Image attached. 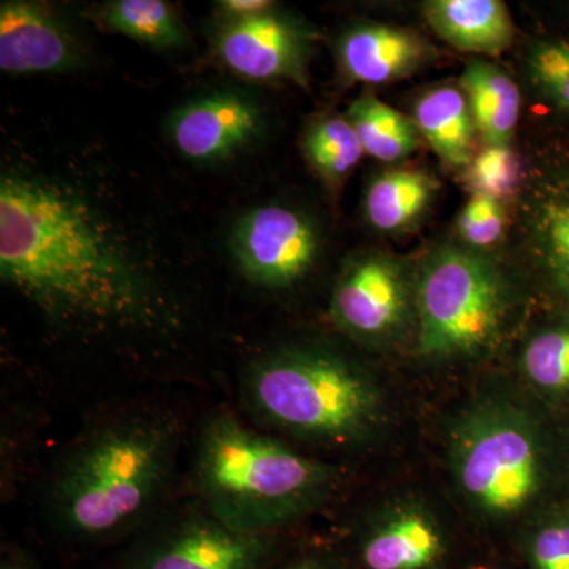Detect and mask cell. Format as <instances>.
Returning a JSON list of instances; mask_svg holds the SVG:
<instances>
[{
	"mask_svg": "<svg viewBox=\"0 0 569 569\" xmlns=\"http://www.w3.org/2000/svg\"><path fill=\"white\" fill-rule=\"evenodd\" d=\"M0 276L67 331L144 326L159 310L144 268L91 198L32 171L0 179Z\"/></svg>",
	"mask_w": 569,
	"mask_h": 569,
	"instance_id": "cell-1",
	"label": "cell"
},
{
	"mask_svg": "<svg viewBox=\"0 0 569 569\" xmlns=\"http://www.w3.org/2000/svg\"><path fill=\"white\" fill-rule=\"evenodd\" d=\"M181 425L171 413L141 410L93 422L62 452L48 485L58 527L102 538L144 518L171 477Z\"/></svg>",
	"mask_w": 569,
	"mask_h": 569,
	"instance_id": "cell-2",
	"label": "cell"
},
{
	"mask_svg": "<svg viewBox=\"0 0 569 569\" xmlns=\"http://www.w3.org/2000/svg\"><path fill=\"white\" fill-rule=\"evenodd\" d=\"M192 479L201 508L224 526L272 533L323 505L340 473L222 411L201 427Z\"/></svg>",
	"mask_w": 569,
	"mask_h": 569,
	"instance_id": "cell-3",
	"label": "cell"
},
{
	"mask_svg": "<svg viewBox=\"0 0 569 569\" xmlns=\"http://www.w3.org/2000/svg\"><path fill=\"white\" fill-rule=\"evenodd\" d=\"M244 392L261 421L329 447L362 443L383 425V397L372 377L325 348L261 356L247 370Z\"/></svg>",
	"mask_w": 569,
	"mask_h": 569,
	"instance_id": "cell-4",
	"label": "cell"
},
{
	"mask_svg": "<svg viewBox=\"0 0 569 569\" xmlns=\"http://www.w3.org/2000/svg\"><path fill=\"white\" fill-rule=\"evenodd\" d=\"M449 458L460 493L488 518L519 515L545 481L537 425L507 397H486L463 411L452 429Z\"/></svg>",
	"mask_w": 569,
	"mask_h": 569,
	"instance_id": "cell-5",
	"label": "cell"
},
{
	"mask_svg": "<svg viewBox=\"0 0 569 569\" xmlns=\"http://www.w3.org/2000/svg\"><path fill=\"white\" fill-rule=\"evenodd\" d=\"M419 353L429 359L477 355L500 337L508 316V287L486 254L440 246L419 268Z\"/></svg>",
	"mask_w": 569,
	"mask_h": 569,
	"instance_id": "cell-6",
	"label": "cell"
},
{
	"mask_svg": "<svg viewBox=\"0 0 569 569\" xmlns=\"http://www.w3.org/2000/svg\"><path fill=\"white\" fill-rule=\"evenodd\" d=\"M515 247L520 263L569 312V156L546 157L523 174Z\"/></svg>",
	"mask_w": 569,
	"mask_h": 569,
	"instance_id": "cell-7",
	"label": "cell"
},
{
	"mask_svg": "<svg viewBox=\"0 0 569 569\" xmlns=\"http://www.w3.org/2000/svg\"><path fill=\"white\" fill-rule=\"evenodd\" d=\"M411 310L407 269L396 258L369 252L353 258L332 290V321L365 346H383L402 335Z\"/></svg>",
	"mask_w": 569,
	"mask_h": 569,
	"instance_id": "cell-8",
	"label": "cell"
},
{
	"mask_svg": "<svg viewBox=\"0 0 569 569\" xmlns=\"http://www.w3.org/2000/svg\"><path fill=\"white\" fill-rule=\"evenodd\" d=\"M320 250V234L307 213L283 204L247 212L231 234V252L247 280L266 288L305 279Z\"/></svg>",
	"mask_w": 569,
	"mask_h": 569,
	"instance_id": "cell-9",
	"label": "cell"
},
{
	"mask_svg": "<svg viewBox=\"0 0 569 569\" xmlns=\"http://www.w3.org/2000/svg\"><path fill=\"white\" fill-rule=\"evenodd\" d=\"M212 43L220 61L249 80L309 84L312 29L277 7L246 20H220Z\"/></svg>",
	"mask_w": 569,
	"mask_h": 569,
	"instance_id": "cell-10",
	"label": "cell"
},
{
	"mask_svg": "<svg viewBox=\"0 0 569 569\" xmlns=\"http://www.w3.org/2000/svg\"><path fill=\"white\" fill-rule=\"evenodd\" d=\"M263 108L249 93L220 89L193 97L168 121L174 148L194 163H222L264 133Z\"/></svg>",
	"mask_w": 569,
	"mask_h": 569,
	"instance_id": "cell-11",
	"label": "cell"
},
{
	"mask_svg": "<svg viewBox=\"0 0 569 569\" xmlns=\"http://www.w3.org/2000/svg\"><path fill=\"white\" fill-rule=\"evenodd\" d=\"M272 533H246L224 526L203 508L153 539L130 569H258Z\"/></svg>",
	"mask_w": 569,
	"mask_h": 569,
	"instance_id": "cell-12",
	"label": "cell"
},
{
	"mask_svg": "<svg viewBox=\"0 0 569 569\" xmlns=\"http://www.w3.org/2000/svg\"><path fill=\"white\" fill-rule=\"evenodd\" d=\"M84 62L81 41L43 3L9 0L0 7V69L11 74L67 73Z\"/></svg>",
	"mask_w": 569,
	"mask_h": 569,
	"instance_id": "cell-13",
	"label": "cell"
},
{
	"mask_svg": "<svg viewBox=\"0 0 569 569\" xmlns=\"http://www.w3.org/2000/svg\"><path fill=\"white\" fill-rule=\"evenodd\" d=\"M437 59V50L413 29L381 22L351 26L337 41V62L347 80L389 84L418 73Z\"/></svg>",
	"mask_w": 569,
	"mask_h": 569,
	"instance_id": "cell-14",
	"label": "cell"
},
{
	"mask_svg": "<svg viewBox=\"0 0 569 569\" xmlns=\"http://www.w3.org/2000/svg\"><path fill=\"white\" fill-rule=\"evenodd\" d=\"M425 18L441 40L470 54L496 58L515 39V22L500 0H430Z\"/></svg>",
	"mask_w": 569,
	"mask_h": 569,
	"instance_id": "cell-15",
	"label": "cell"
},
{
	"mask_svg": "<svg viewBox=\"0 0 569 569\" xmlns=\"http://www.w3.org/2000/svg\"><path fill=\"white\" fill-rule=\"evenodd\" d=\"M443 552L436 519L417 507L381 516L367 533L362 559L369 569H426Z\"/></svg>",
	"mask_w": 569,
	"mask_h": 569,
	"instance_id": "cell-16",
	"label": "cell"
},
{
	"mask_svg": "<svg viewBox=\"0 0 569 569\" xmlns=\"http://www.w3.org/2000/svg\"><path fill=\"white\" fill-rule=\"evenodd\" d=\"M411 119L441 162L455 168L470 164L477 127L460 86H436L422 93Z\"/></svg>",
	"mask_w": 569,
	"mask_h": 569,
	"instance_id": "cell-17",
	"label": "cell"
},
{
	"mask_svg": "<svg viewBox=\"0 0 569 569\" xmlns=\"http://www.w3.org/2000/svg\"><path fill=\"white\" fill-rule=\"evenodd\" d=\"M459 86L486 146H509L520 114V91L515 80L496 63L477 59L463 70Z\"/></svg>",
	"mask_w": 569,
	"mask_h": 569,
	"instance_id": "cell-18",
	"label": "cell"
},
{
	"mask_svg": "<svg viewBox=\"0 0 569 569\" xmlns=\"http://www.w3.org/2000/svg\"><path fill=\"white\" fill-rule=\"evenodd\" d=\"M438 182L413 168H397L376 176L365 197L367 222L381 233L413 227L436 198Z\"/></svg>",
	"mask_w": 569,
	"mask_h": 569,
	"instance_id": "cell-19",
	"label": "cell"
},
{
	"mask_svg": "<svg viewBox=\"0 0 569 569\" xmlns=\"http://www.w3.org/2000/svg\"><path fill=\"white\" fill-rule=\"evenodd\" d=\"M367 156L385 163L407 159L421 144V133L413 119L381 102L362 96L350 104L346 114Z\"/></svg>",
	"mask_w": 569,
	"mask_h": 569,
	"instance_id": "cell-20",
	"label": "cell"
},
{
	"mask_svg": "<svg viewBox=\"0 0 569 569\" xmlns=\"http://www.w3.org/2000/svg\"><path fill=\"white\" fill-rule=\"evenodd\" d=\"M100 20L156 50H179L189 43V32L171 3L163 0H114L100 9Z\"/></svg>",
	"mask_w": 569,
	"mask_h": 569,
	"instance_id": "cell-21",
	"label": "cell"
},
{
	"mask_svg": "<svg viewBox=\"0 0 569 569\" xmlns=\"http://www.w3.org/2000/svg\"><path fill=\"white\" fill-rule=\"evenodd\" d=\"M302 149L310 168L331 187L339 186L365 156L346 116H325L310 123Z\"/></svg>",
	"mask_w": 569,
	"mask_h": 569,
	"instance_id": "cell-22",
	"label": "cell"
},
{
	"mask_svg": "<svg viewBox=\"0 0 569 569\" xmlns=\"http://www.w3.org/2000/svg\"><path fill=\"white\" fill-rule=\"evenodd\" d=\"M526 74L546 103L561 114H569V40L531 43L526 54Z\"/></svg>",
	"mask_w": 569,
	"mask_h": 569,
	"instance_id": "cell-23",
	"label": "cell"
},
{
	"mask_svg": "<svg viewBox=\"0 0 569 569\" xmlns=\"http://www.w3.org/2000/svg\"><path fill=\"white\" fill-rule=\"evenodd\" d=\"M523 376L535 387L560 392L569 389V328H548L539 331L522 351Z\"/></svg>",
	"mask_w": 569,
	"mask_h": 569,
	"instance_id": "cell-24",
	"label": "cell"
},
{
	"mask_svg": "<svg viewBox=\"0 0 569 569\" xmlns=\"http://www.w3.org/2000/svg\"><path fill=\"white\" fill-rule=\"evenodd\" d=\"M467 179L475 193L503 201L518 194L523 173L509 146H486L468 164Z\"/></svg>",
	"mask_w": 569,
	"mask_h": 569,
	"instance_id": "cell-25",
	"label": "cell"
},
{
	"mask_svg": "<svg viewBox=\"0 0 569 569\" xmlns=\"http://www.w3.org/2000/svg\"><path fill=\"white\" fill-rule=\"evenodd\" d=\"M458 234L467 249H492L503 239L508 227V212L503 201L473 193L458 217Z\"/></svg>",
	"mask_w": 569,
	"mask_h": 569,
	"instance_id": "cell-26",
	"label": "cell"
},
{
	"mask_svg": "<svg viewBox=\"0 0 569 569\" xmlns=\"http://www.w3.org/2000/svg\"><path fill=\"white\" fill-rule=\"evenodd\" d=\"M535 569H569V518L549 520L531 539Z\"/></svg>",
	"mask_w": 569,
	"mask_h": 569,
	"instance_id": "cell-27",
	"label": "cell"
},
{
	"mask_svg": "<svg viewBox=\"0 0 569 569\" xmlns=\"http://www.w3.org/2000/svg\"><path fill=\"white\" fill-rule=\"evenodd\" d=\"M216 6L223 21L246 20L276 9V3L269 0H222Z\"/></svg>",
	"mask_w": 569,
	"mask_h": 569,
	"instance_id": "cell-28",
	"label": "cell"
},
{
	"mask_svg": "<svg viewBox=\"0 0 569 569\" xmlns=\"http://www.w3.org/2000/svg\"><path fill=\"white\" fill-rule=\"evenodd\" d=\"M287 569H323V567L316 560H302Z\"/></svg>",
	"mask_w": 569,
	"mask_h": 569,
	"instance_id": "cell-29",
	"label": "cell"
},
{
	"mask_svg": "<svg viewBox=\"0 0 569 569\" xmlns=\"http://www.w3.org/2000/svg\"><path fill=\"white\" fill-rule=\"evenodd\" d=\"M2 569H28V567L18 560H7L3 561Z\"/></svg>",
	"mask_w": 569,
	"mask_h": 569,
	"instance_id": "cell-30",
	"label": "cell"
}]
</instances>
